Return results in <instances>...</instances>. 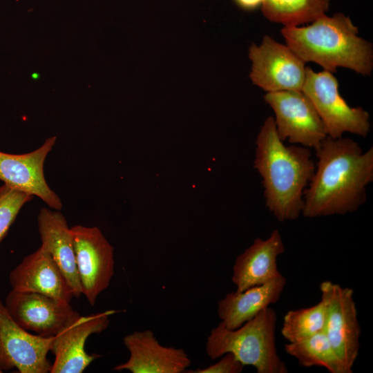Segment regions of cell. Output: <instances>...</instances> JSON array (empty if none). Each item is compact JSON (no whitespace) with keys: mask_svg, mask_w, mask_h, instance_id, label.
I'll list each match as a JSON object with an SVG mask.
<instances>
[{"mask_svg":"<svg viewBox=\"0 0 373 373\" xmlns=\"http://www.w3.org/2000/svg\"><path fill=\"white\" fill-rule=\"evenodd\" d=\"M316 151L318 162L304 191L302 214L313 218L356 211L373 181V148L363 151L351 138L327 136Z\"/></svg>","mask_w":373,"mask_h":373,"instance_id":"cell-1","label":"cell"},{"mask_svg":"<svg viewBox=\"0 0 373 373\" xmlns=\"http://www.w3.org/2000/svg\"><path fill=\"white\" fill-rule=\"evenodd\" d=\"M256 144L254 168L262 179L266 207L280 222L296 220L316 169L309 148L285 145L272 116L265 119Z\"/></svg>","mask_w":373,"mask_h":373,"instance_id":"cell-2","label":"cell"},{"mask_svg":"<svg viewBox=\"0 0 373 373\" xmlns=\"http://www.w3.org/2000/svg\"><path fill=\"white\" fill-rule=\"evenodd\" d=\"M286 44L305 62L312 61L330 73L338 67L370 75L373 70L372 44L358 36L349 17L326 14L305 26H284Z\"/></svg>","mask_w":373,"mask_h":373,"instance_id":"cell-3","label":"cell"},{"mask_svg":"<svg viewBox=\"0 0 373 373\" xmlns=\"http://www.w3.org/2000/svg\"><path fill=\"white\" fill-rule=\"evenodd\" d=\"M276 311L268 307L240 327L226 328L220 322L207 337L206 352L211 359L232 353L244 365L258 373H287L276 345Z\"/></svg>","mask_w":373,"mask_h":373,"instance_id":"cell-4","label":"cell"},{"mask_svg":"<svg viewBox=\"0 0 373 373\" xmlns=\"http://www.w3.org/2000/svg\"><path fill=\"white\" fill-rule=\"evenodd\" d=\"M302 91L319 115L327 136L341 137L350 133L365 137L370 128V115L362 107H350L340 95L338 83L332 73H316L306 67Z\"/></svg>","mask_w":373,"mask_h":373,"instance_id":"cell-5","label":"cell"},{"mask_svg":"<svg viewBox=\"0 0 373 373\" xmlns=\"http://www.w3.org/2000/svg\"><path fill=\"white\" fill-rule=\"evenodd\" d=\"M320 291L325 308L323 332L346 372L352 373L358 354L361 337L354 291L329 280L321 283Z\"/></svg>","mask_w":373,"mask_h":373,"instance_id":"cell-6","label":"cell"},{"mask_svg":"<svg viewBox=\"0 0 373 373\" xmlns=\"http://www.w3.org/2000/svg\"><path fill=\"white\" fill-rule=\"evenodd\" d=\"M264 99L274 112L276 131L282 141L316 150L327 137L315 107L302 90L267 93Z\"/></svg>","mask_w":373,"mask_h":373,"instance_id":"cell-7","label":"cell"},{"mask_svg":"<svg viewBox=\"0 0 373 373\" xmlns=\"http://www.w3.org/2000/svg\"><path fill=\"white\" fill-rule=\"evenodd\" d=\"M249 58V78L267 93L302 90L305 63L287 44L265 35L260 45L250 46Z\"/></svg>","mask_w":373,"mask_h":373,"instance_id":"cell-8","label":"cell"},{"mask_svg":"<svg viewBox=\"0 0 373 373\" xmlns=\"http://www.w3.org/2000/svg\"><path fill=\"white\" fill-rule=\"evenodd\" d=\"M70 231L82 294L94 305L114 275V249L96 227L75 225Z\"/></svg>","mask_w":373,"mask_h":373,"instance_id":"cell-9","label":"cell"},{"mask_svg":"<svg viewBox=\"0 0 373 373\" xmlns=\"http://www.w3.org/2000/svg\"><path fill=\"white\" fill-rule=\"evenodd\" d=\"M117 312L111 309L81 316L77 312L67 324L52 336L50 352L55 356L50 373H82L101 355L88 354L85 350L88 338L104 331L109 325V316Z\"/></svg>","mask_w":373,"mask_h":373,"instance_id":"cell-10","label":"cell"},{"mask_svg":"<svg viewBox=\"0 0 373 373\" xmlns=\"http://www.w3.org/2000/svg\"><path fill=\"white\" fill-rule=\"evenodd\" d=\"M52 337L32 334L19 326L0 300V363L3 371L50 372L48 353Z\"/></svg>","mask_w":373,"mask_h":373,"instance_id":"cell-11","label":"cell"},{"mask_svg":"<svg viewBox=\"0 0 373 373\" xmlns=\"http://www.w3.org/2000/svg\"><path fill=\"white\" fill-rule=\"evenodd\" d=\"M57 137L47 138L38 149L24 154L0 151V180L7 186L37 196L49 208L60 210L62 202L48 184L44 173L46 158Z\"/></svg>","mask_w":373,"mask_h":373,"instance_id":"cell-12","label":"cell"},{"mask_svg":"<svg viewBox=\"0 0 373 373\" xmlns=\"http://www.w3.org/2000/svg\"><path fill=\"white\" fill-rule=\"evenodd\" d=\"M4 305L22 328L43 337L57 334L77 313L70 303L32 291L12 289Z\"/></svg>","mask_w":373,"mask_h":373,"instance_id":"cell-13","label":"cell"},{"mask_svg":"<svg viewBox=\"0 0 373 373\" xmlns=\"http://www.w3.org/2000/svg\"><path fill=\"white\" fill-rule=\"evenodd\" d=\"M130 353L127 361L117 365V371L132 373H182L191 361L184 350L160 344L151 330L136 331L124 337Z\"/></svg>","mask_w":373,"mask_h":373,"instance_id":"cell-14","label":"cell"},{"mask_svg":"<svg viewBox=\"0 0 373 373\" xmlns=\"http://www.w3.org/2000/svg\"><path fill=\"white\" fill-rule=\"evenodd\" d=\"M9 282L16 291L37 292L67 303L73 297L64 274L42 246L10 271Z\"/></svg>","mask_w":373,"mask_h":373,"instance_id":"cell-15","label":"cell"},{"mask_svg":"<svg viewBox=\"0 0 373 373\" xmlns=\"http://www.w3.org/2000/svg\"><path fill=\"white\" fill-rule=\"evenodd\" d=\"M284 252V242L278 229L266 239L256 238L236 259L231 280L236 291L262 285L280 276L277 259Z\"/></svg>","mask_w":373,"mask_h":373,"instance_id":"cell-16","label":"cell"},{"mask_svg":"<svg viewBox=\"0 0 373 373\" xmlns=\"http://www.w3.org/2000/svg\"><path fill=\"white\" fill-rule=\"evenodd\" d=\"M42 246L51 256L70 287L73 296L79 298L82 288L77 271L70 227L59 211L41 208L37 216Z\"/></svg>","mask_w":373,"mask_h":373,"instance_id":"cell-17","label":"cell"},{"mask_svg":"<svg viewBox=\"0 0 373 373\" xmlns=\"http://www.w3.org/2000/svg\"><path fill=\"white\" fill-rule=\"evenodd\" d=\"M286 278L282 274L262 285L242 291L227 293L218 305V314L224 326L235 329L280 298Z\"/></svg>","mask_w":373,"mask_h":373,"instance_id":"cell-18","label":"cell"},{"mask_svg":"<svg viewBox=\"0 0 373 373\" xmlns=\"http://www.w3.org/2000/svg\"><path fill=\"white\" fill-rule=\"evenodd\" d=\"M330 0H264L261 10L268 20L284 26L311 23L328 10Z\"/></svg>","mask_w":373,"mask_h":373,"instance_id":"cell-19","label":"cell"},{"mask_svg":"<svg viewBox=\"0 0 373 373\" xmlns=\"http://www.w3.org/2000/svg\"><path fill=\"white\" fill-rule=\"evenodd\" d=\"M285 350L301 366H318L330 373H347L323 331L296 342L287 343Z\"/></svg>","mask_w":373,"mask_h":373,"instance_id":"cell-20","label":"cell"},{"mask_svg":"<svg viewBox=\"0 0 373 373\" xmlns=\"http://www.w3.org/2000/svg\"><path fill=\"white\" fill-rule=\"evenodd\" d=\"M325 320V308L321 300L312 307L287 312L280 332L288 343L296 342L323 331Z\"/></svg>","mask_w":373,"mask_h":373,"instance_id":"cell-21","label":"cell"},{"mask_svg":"<svg viewBox=\"0 0 373 373\" xmlns=\"http://www.w3.org/2000/svg\"><path fill=\"white\" fill-rule=\"evenodd\" d=\"M33 196L12 189L5 184L0 186V242L6 237L23 206Z\"/></svg>","mask_w":373,"mask_h":373,"instance_id":"cell-22","label":"cell"},{"mask_svg":"<svg viewBox=\"0 0 373 373\" xmlns=\"http://www.w3.org/2000/svg\"><path fill=\"white\" fill-rule=\"evenodd\" d=\"M222 358L217 363L205 368H198L195 370L185 371L187 373H240L242 372L245 365L230 352L222 356Z\"/></svg>","mask_w":373,"mask_h":373,"instance_id":"cell-23","label":"cell"},{"mask_svg":"<svg viewBox=\"0 0 373 373\" xmlns=\"http://www.w3.org/2000/svg\"><path fill=\"white\" fill-rule=\"evenodd\" d=\"M264 0H233L236 5L245 10H253L261 6Z\"/></svg>","mask_w":373,"mask_h":373,"instance_id":"cell-24","label":"cell"},{"mask_svg":"<svg viewBox=\"0 0 373 373\" xmlns=\"http://www.w3.org/2000/svg\"><path fill=\"white\" fill-rule=\"evenodd\" d=\"M39 74L37 73H34L32 75V77L35 80V79H37L39 78Z\"/></svg>","mask_w":373,"mask_h":373,"instance_id":"cell-25","label":"cell"},{"mask_svg":"<svg viewBox=\"0 0 373 373\" xmlns=\"http://www.w3.org/2000/svg\"><path fill=\"white\" fill-rule=\"evenodd\" d=\"M3 372V371L2 368H1V363H0V373H1V372Z\"/></svg>","mask_w":373,"mask_h":373,"instance_id":"cell-26","label":"cell"}]
</instances>
